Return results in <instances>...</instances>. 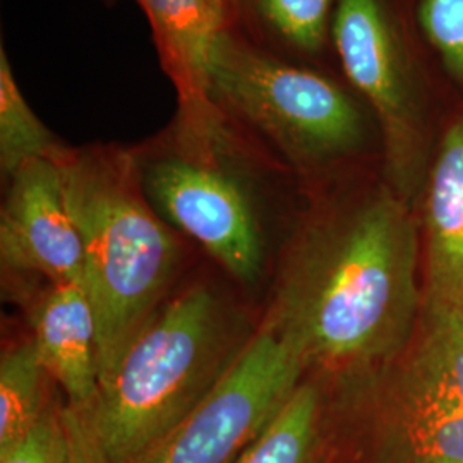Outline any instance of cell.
Here are the masks:
<instances>
[{
	"mask_svg": "<svg viewBox=\"0 0 463 463\" xmlns=\"http://www.w3.org/2000/svg\"><path fill=\"white\" fill-rule=\"evenodd\" d=\"M49 371L33 338L2 350L0 357V453L16 447L57 400Z\"/></svg>",
	"mask_w": 463,
	"mask_h": 463,
	"instance_id": "cell-15",
	"label": "cell"
},
{
	"mask_svg": "<svg viewBox=\"0 0 463 463\" xmlns=\"http://www.w3.org/2000/svg\"><path fill=\"white\" fill-rule=\"evenodd\" d=\"M66 145L61 143L17 84L11 59L0 45V170L4 179L33 160L53 158Z\"/></svg>",
	"mask_w": 463,
	"mask_h": 463,
	"instance_id": "cell-16",
	"label": "cell"
},
{
	"mask_svg": "<svg viewBox=\"0 0 463 463\" xmlns=\"http://www.w3.org/2000/svg\"><path fill=\"white\" fill-rule=\"evenodd\" d=\"M133 151L158 215L239 283H258L265 268V177L275 156L212 99L179 105L165 131Z\"/></svg>",
	"mask_w": 463,
	"mask_h": 463,
	"instance_id": "cell-4",
	"label": "cell"
},
{
	"mask_svg": "<svg viewBox=\"0 0 463 463\" xmlns=\"http://www.w3.org/2000/svg\"><path fill=\"white\" fill-rule=\"evenodd\" d=\"M233 28L266 52L316 57L331 38L335 0H232Z\"/></svg>",
	"mask_w": 463,
	"mask_h": 463,
	"instance_id": "cell-12",
	"label": "cell"
},
{
	"mask_svg": "<svg viewBox=\"0 0 463 463\" xmlns=\"http://www.w3.org/2000/svg\"><path fill=\"white\" fill-rule=\"evenodd\" d=\"M254 325L196 283L166 298L83 405L67 407L81 463H124L181 422L239 361Z\"/></svg>",
	"mask_w": 463,
	"mask_h": 463,
	"instance_id": "cell-2",
	"label": "cell"
},
{
	"mask_svg": "<svg viewBox=\"0 0 463 463\" xmlns=\"http://www.w3.org/2000/svg\"><path fill=\"white\" fill-rule=\"evenodd\" d=\"M326 412V390L304 378L233 463H328Z\"/></svg>",
	"mask_w": 463,
	"mask_h": 463,
	"instance_id": "cell-13",
	"label": "cell"
},
{
	"mask_svg": "<svg viewBox=\"0 0 463 463\" xmlns=\"http://www.w3.org/2000/svg\"><path fill=\"white\" fill-rule=\"evenodd\" d=\"M53 160L83 244L84 290L97 317L101 381L168 298L183 249L145 194L133 148L64 146Z\"/></svg>",
	"mask_w": 463,
	"mask_h": 463,
	"instance_id": "cell-3",
	"label": "cell"
},
{
	"mask_svg": "<svg viewBox=\"0 0 463 463\" xmlns=\"http://www.w3.org/2000/svg\"><path fill=\"white\" fill-rule=\"evenodd\" d=\"M331 42L348 81L380 122L388 185L409 204L424 174L426 145L407 61L383 0H336Z\"/></svg>",
	"mask_w": 463,
	"mask_h": 463,
	"instance_id": "cell-7",
	"label": "cell"
},
{
	"mask_svg": "<svg viewBox=\"0 0 463 463\" xmlns=\"http://www.w3.org/2000/svg\"><path fill=\"white\" fill-rule=\"evenodd\" d=\"M148 17L162 69L179 105L210 99L216 42L233 26L232 0H136Z\"/></svg>",
	"mask_w": 463,
	"mask_h": 463,
	"instance_id": "cell-11",
	"label": "cell"
},
{
	"mask_svg": "<svg viewBox=\"0 0 463 463\" xmlns=\"http://www.w3.org/2000/svg\"><path fill=\"white\" fill-rule=\"evenodd\" d=\"M0 210V263L19 290L38 283L84 287L83 244L67 210L61 170L40 158L5 179Z\"/></svg>",
	"mask_w": 463,
	"mask_h": 463,
	"instance_id": "cell-8",
	"label": "cell"
},
{
	"mask_svg": "<svg viewBox=\"0 0 463 463\" xmlns=\"http://www.w3.org/2000/svg\"><path fill=\"white\" fill-rule=\"evenodd\" d=\"M28 294L32 338L67 407L83 405L99 388L97 317L83 285L38 283Z\"/></svg>",
	"mask_w": 463,
	"mask_h": 463,
	"instance_id": "cell-10",
	"label": "cell"
},
{
	"mask_svg": "<svg viewBox=\"0 0 463 463\" xmlns=\"http://www.w3.org/2000/svg\"><path fill=\"white\" fill-rule=\"evenodd\" d=\"M210 99L292 170L311 174L365 141L357 103L325 74L258 47L233 26L216 42Z\"/></svg>",
	"mask_w": 463,
	"mask_h": 463,
	"instance_id": "cell-5",
	"label": "cell"
},
{
	"mask_svg": "<svg viewBox=\"0 0 463 463\" xmlns=\"http://www.w3.org/2000/svg\"><path fill=\"white\" fill-rule=\"evenodd\" d=\"M66 402L59 398L21 443L0 453V463H81L67 430Z\"/></svg>",
	"mask_w": 463,
	"mask_h": 463,
	"instance_id": "cell-17",
	"label": "cell"
},
{
	"mask_svg": "<svg viewBox=\"0 0 463 463\" xmlns=\"http://www.w3.org/2000/svg\"><path fill=\"white\" fill-rule=\"evenodd\" d=\"M393 390L463 411V317H422L400 388Z\"/></svg>",
	"mask_w": 463,
	"mask_h": 463,
	"instance_id": "cell-14",
	"label": "cell"
},
{
	"mask_svg": "<svg viewBox=\"0 0 463 463\" xmlns=\"http://www.w3.org/2000/svg\"><path fill=\"white\" fill-rule=\"evenodd\" d=\"M420 317H463V118L436 153L424 201Z\"/></svg>",
	"mask_w": 463,
	"mask_h": 463,
	"instance_id": "cell-9",
	"label": "cell"
},
{
	"mask_svg": "<svg viewBox=\"0 0 463 463\" xmlns=\"http://www.w3.org/2000/svg\"><path fill=\"white\" fill-rule=\"evenodd\" d=\"M306 367L261 319L248 347L198 407L124 463H233L290 397Z\"/></svg>",
	"mask_w": 463,
	"mask_h": 463,
	"instance_id": "cell-6",
	"label": "cell"
},
{
	"mask_svg": "<svg viewBox=\"0 0 463 463\" xmlns=\"http://www.w3.org/2000/svg\"><path fill=\"white\" fill-rule=\"evenodd\" d=\"M420 239L386 184L307 216L281 256L263 319L306 367L363 378L409 348L422 316Z\"/></svg>",
	"mask_w": 463,
	"mask_h": 463,
	"instance_id": "cell-1",
	"label": "cell"
},
{
	"mask_svg": "<svg viewBox=\"0 0 463 463\" xmlns=\"http://www.w3.org/2000/svg\"><path fill=\"white\" fill-rule=\"evenodd\" d=\"M419 23L449 74L463 83V0H422Z\"/></svg>",
	"mask_w": 463,
	"mask_h": 463,
	"instance_id": "cell-18",
	"label": "cell"
}]
</instances>
